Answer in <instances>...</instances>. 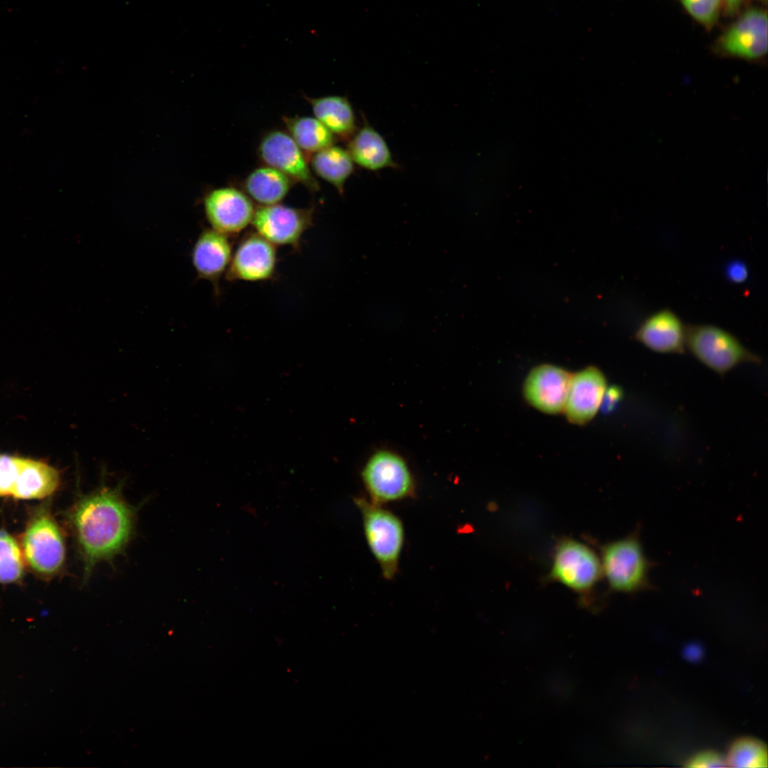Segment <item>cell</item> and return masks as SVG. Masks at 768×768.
<instances>
[{"label":"cell","mask_w":768,"mask_h":768,"mask_svg":"<svg viewBox=\"0 0 768 768\" xmlns=\"http://www.w3.org/2000/svg\"><path fill=\"white\" fill-rule=\"evenodd\" d=\"M309 166L314 174L331 184L341 194L354 170V163L348 151L331 145L313 154Z\"/></svg>","instance_id":"cell-21"},{"label":"cell","mask_w":768,"mask_h":768,"mask_svg":"<svg viewBox=\"0 0 768 768\" xmlns=\"http://www.w3.org/2000/svg\"><path fill=\"white\" fill-rule=\"evenodd\" d=\"M60 484L57 469L42 461L20 457L11 496L17 499L43 498L53 494Z\"/></svg>","instance_id":"cell-17"},{"label":"cell","mask_w":768,"mask_h":768,"mask_svg":"<svg viewBox=\"0 0 768 768\" xmlns=\"http://www.w3.org/2000/svg\"><path fill=\"white\" fill-rule=\"evenodd\" d=\"M363 521L364 533L370 551L375 558L385 579L395 575L400 555L404 541V529L401 521L390 511L368 502L356 498Z\"/></svg>","instance_id":"cell-3"},{"label":"cell","mask_w":768,"mask_h":768,"mask_svg":"<svg viewBox=\"0 0 768 768\" xmlns=\"http://www.w3.org/2000/svg\"><path fill=\"white\" fill-rule=\"evenodd\" d=\"M294 182L287 175L269 166L253 169L245 178L242 191L259 206L280 203Z\"/></svg>","instance_id":"cell-20"},{"label":"cell","mask_w":768,"mask_h":768,"mask_svg":"<svg viewBox=\"0 0 768 768\" xmlns=\"http://www.w3.org/2000/svg\"><path fill=\"white\" fill-rule=\"evenodd\" d=\"M354 164L371 171L395 168L384 138L370 125H365L350 138L346 149Z\"/></svg>","instance_id":"cell-18"},{"label":"cell","mask_w":768,"mask_h":768,"mask_svg":"<svg viewBox=\"0 0 768 768\" xmlns=\"http://www.w3.org/2000/svg\"><path fill=\"white\" fill-rule=\"evenodd\" d=\"M203 207L211 228L228 236L238 234L251 224L255 210L249 196L233 186L210 190L205 195Z\"/></svg>","instance_id":"cell-11"},{"label":"cell","mask_w":768,"mask_h":768,"mask_svg":"<svg viewBox=\"0 0 768 768\" xmlns=\"http://www.w3.org/2000/svg\"><path fill=\"white\" fill-rule=\"evenodd\" d=\"M312 208H299L276 203L255 208L252 225L256 233L276 245H299L313 222Z\"/></svg>","instance_id":"cell-10"},{"label":"cell","mask_w":768,"mask_h":768,"mask_svg":"<svg viewBox=\"0 0 768 768\" xmlns=\"http://www.w3.org/2000/svg\"><path fill=\"white\" fill-rule=\"evenodd\" d=\"M748 0H722V11L727 16H735L741 11Z\"/></svg>","instance_id":"cell-29"},{"label":"cell","mask_w":768,"mask_h":768,"mask_svg":"<svg viewBox=\"0 0 768 768\" xmlns=\"http://www.w3.org/2000/svg\"><path fill=\"white\" fill-rule=\"evenodd\" d=\"M304 153L287 132L281 129L267 132L257 148L258 156L266 166L281 171L294 183L314 193L320 186Z\"/></svg>","instance_id":"cell-9"},{"label":"cell","mask_w":768,"mask_h":768,"mask_svg":"<svg viewBox=\"0 0 768 768\" xmlns=\"http://www.w3.org/2000/svg\"><path fill=\"white\" fill-rule=\"evenodd\" d=\"M686 348L701 364L721 376L740 364L761 363V358L735 336L711 324L686 326Z\"/></svg>","instance_id":"cell-2"},{"label":"cell","mask_w":768,"mask_h":768,"mask_svg":"<svg viewBox=\"0 0 768 768\" xmlns=\"http://www.w3.org/2000/svg\"><path fill=\"white\" fill-rule=\"evenodd\" d=\"M767 23L766 9H747L718 36L712 50L722 57L762 61L767 54Z\"/></svg>","instance_id":"cell-6"},{"label":"cell","mask_w":768,"mask_h":768,"mask_svg":"<svg viewBox=\"0 0 768 768\" xmlns=\"http://www.w3.org/2000/svg\"><path fill=\"white\" fill-rule=\"evenodd\" d=\"M602 575L600 558L590 547L571 538L558 543L549 574L551 580L575 592L586 593Z\"/></svg>","instance_id":"cell-8"},{"label":"cell","mask_w":768,"mask_h":768,"mask_svg":"<svg viewBox=\"0 0 768 768\" xmlns=\"http://www.w3.org/2000/svg\"><path fill=\"white\" fill-rule=\"evenodd\" d=\"M23 556L14 538L0 530V583L15 582L22 577L24 571Z\"/></svg>","instance_id":"cell-24"},{"label":"cell","mask_w":768,"mask_h":768,"mask_svg":"<svg viewBox=\"0 0 768 768\" xmlns=\"http://www.w3.org/2000/svg\"><path fill=\"white\" fill-rule=\"evenodd\" d=\"M727 766L739 768L767 767V750L759 740L743 737L733 742L725 757Z\"/></svg>","instance_id":"cell-23"},{"label":"cell","mask_w":768,"mask_h":768,"mask_svg":"<svg viewBox=\"0 0 768 768\" xmlns=\"http://www.w3.org/2000/svg\"><path fill=\"white\" fill-rule=\"evenodd\" d=\"M600 560L602 575L613 591L631 593L648 586L649 564L637 535L605 545Z\"/></svg>","instance_id":"cell-4"},{"label":"cell","mask_w":768,"mask_h":768,"mask_svg":"<svg viewBox=\"0 0 768 768\" xmlns=\"http://www.w3.org/2000/svg\"><path fill=\"white\" fill-rule=\"evenodd\" d=\"M276 265V246L257 233H250L233 253L225 277L229 281H266L273 277Z\"/></svg>","instance_id":"cell-12"},{"label":"cell","mask_w":768,"mask_h":768,"mask_svg":"<svg viewBox=\"0 0 768 768\" xmlns=\"http://www.w3.org/2000/svg\"><path fill=\"white\" fill-rule=\"evenodd\" d=\"M370 502L381 506L413 495V479L405 461L388 450H380L370 457L362 471Z\"/></svg>","instance_id":"cell-7"},{"label":"cell","mask_w":768,"mask_h":768,"mask_svg":"<svg viewBox=\"0 0 768 768\" xmlns=\"http://www.w3.org/2000/svg\"><path fill=\"white\" fill-rule=\"evenodd\" d=\"M22 550L25 560L38 574L51 576L63 568L66 555L64 535L46 508L38 510L28 523Z\"/></svg>","instance_id":"cell-5"},{"label":"cell","mask_w":768,"mask_h":768,"mask_svg":"<svg viewBox=\"0 0 768 768\" xmlns=\"http://www.w3.org/2000/svg\"><path fill=\"white\" fill-rule=\"evenodd\" d=\"M760 1H761V2H762V4H764V5H766V4H767V0H760Z\"/></svg>","instance_id":"cell-31"},{"label":"cell","mask_w":768,"mask_h":768,"mask_svg":"<svg viewBox=\"0 0 768 768\" xmlns=\"http://www.w3.org/2000/svg\"><path fill=\"white\" fill-rule=\"evenodd\" d=\"M287 133L304 152L314 154L334 144L335 136L316 117H283Z\"/></svg>","instance_id":"cell-22"},{"label":"cell","mask_w":768,"mask_h":768,"mask_svg":"<svg viewBox=\"0 0 768 768\" xmlns=\"http://www.w3.org/2000/svg\"><path fill=\"white\" fill-rule=\"evenodd\" d=\"M607 388L604 373L589 366L572 375L564 412L571 423L585 425L597 414Z\"/></svg>","instance_id":"cell-14"},{"label":"cell","mask_w":768,"mask_h":768,"mask_svg":"<svg viewBox=\"0 0 768 768\" xmlns=\"http://www.w3.org/2000/svg\"><path fill=\"white\" fill-rule=\"evenodd\" d=\"M232 255L228 236L210 228L204 230L199 235L193 245L191 258L198 276L211 282L218 292L220 279L226 272Z\"/></svg>","instance_id":"cell-16"},{"label":"cell","mask_w":768,"mask_h":768,"mask_svg":"<svg viewBox=\"0 0 768 768\" xmlns=\"http://www.w3.org/2000/svg\"><path fill=\"white\" fill-rule=\"evenodd\" d=\"M684 10L705 30L711 31L722 11V0H679Z\"/></svg>","instance_id":"cell-25"},{"label":"cell","mask_w":768,"mask_h":768,"mask_svg":"<svg viewBox=\"0 0 768 768\" xmlns=\"http://www.w3.org/2000/svg\"><path fill=\"white\" fill-rule=\"evenodd\" d=\"M101 482L91 492L80 495L66 513L83 565V581L87 582L97 565L112 562L124 552L135 531L137 508L122 493L123 481L115 486Z\"/></svg>","instance_id":"cell-1"},{"label":"cell","mask_w":768,"mask_h":768,"mask_svg":"<svg viewBox=\"0 0 768 768\" xmlns=\"http://www.w3.org/2000/svg\"><path fill=\"white\" fill-rule=\"evenodd\" d=\"M688 767H727L725 757L720 753L708 750L699 752L691 757L687 762Z\"/></svg>","instance_id":"cell-27"},{"label":"cell","mask_w":768,"mask_h":768,"mask_svg":"<svg viewBox=\"0 0 768 768\" xmlns=\"http://www.w3.org/2000/svg\"><path fill=\"white\" fill-rule=\"evenodd\" d=\"M20 457L0 454V497L11 496L19 466Z\"/></svg>","instance_id":"cell-26"},{"label":"cell","mask_w":768,"mask_h":768,"mask_svg":"<svg viewBox=\"0 0 768 768\" xmlns=\"http://www.w3.org/2000/svg\"><path fill=\"white\" fill-rule=\"evenodd\" d=\"M311 110L334 136L349 140L356 130V117L348 100L338 95L312 98L305 96Z\"/></svg>","instance_id":"cell-19"},{"label":"cell","mask_w":768,"mask_h":768,"mask_svg":"<svg viewBox=\"0 0 768 768\" xmlns=\"http://www.w3.org/2000/svg\"><path fill=\"white\" fill-rule=\"evenodd\" d=\"M726 275L729 280L735 283L744 282L748 275L745 265L739 261L730 263L726 267Z\"/></svg>","instance_id":"cell-28"},{"label":"cell","mask_w":768,"mask_h":768,"mask_svg":"<svg viewBox=\"0 0 768 768\" xmlns=\"http://www.w3.org/2000/svg\"><path fill=\"white\" fill-rule=\"evenodd\" d=\"M686 326L673 311L664 309L648 316L635 337L648 349L658 353L681 354L686 349Z\"/></svg>","instance_id":"cell-15"},{"label":"cell","mask_w":768,"mask_h":768,"mask_svg":"<svg viewBox=\"0 0 768 768\" xmlns=\"http://www.w3.org/2000/svg\"><path fill=\"white\" fill-rule=\"evenodd\" d=\"M621 392L619 388L612 387L607 388L603 397L602 405L604 404L605 410H609L619 400Z\"/></svg>","instance_id":"cell-30"},{"label":"cell","mask_w":768,"mask_h":768,"mask_svg":"<svg viewBox=\"0 0 768 768\" xmlns=\"http://www.w3.org/2000/svg\"><path fill=\"white\" fill-rule=\"evenodd\" d=\"M572 374L550 364L532 369L523 383V395L535 409L550 415L564 412Z\"/></svg>","instance_id":"cell-13"}]
</instances>
